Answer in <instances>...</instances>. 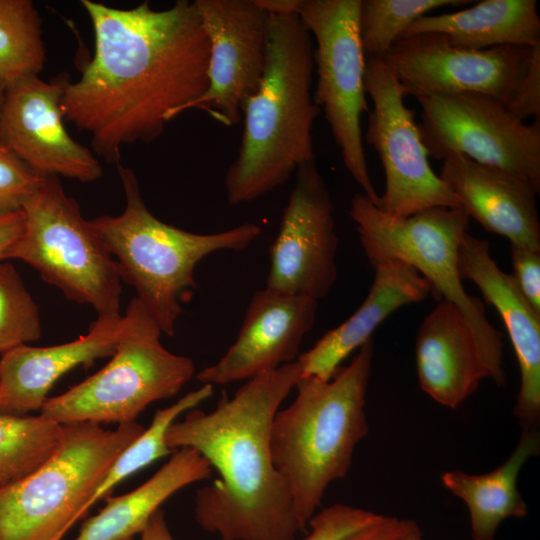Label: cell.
I'll list each match as a JSON object with an SVG mask.
<instances>
[{
  "mask_svg": "<svg viewBox=\"0 0 540 540\" xmlns=\"http://www.w3.org/2000/svg\"><path fill=\"white\" fill-rule=\"evenodd\" d=\"M63 424L43 414H0V489L41 466L56 450Z\"/></svg>",
  "mask_w": 540,
  "mask_h": 540,
  "instance_id": "cell-27",
  "label": "cell"
},
{
  "mask_svg": "<svg viewBox=\"0 0 540 540\" xmlns=\"http://www.w3.org/2000/svg\"><path fill=\"white\" fill-rule=\"evenodd\" d=\"M302 378L297 361L262 373L214 410L194 408L174 421L166 444L192 448L219 475L199 488L195 519L221 540H296L301 532L288 485L271 453L272 421Z\"/></svg>",
  "mask_w": 540,
  "mask_h": 540,
  "instance_id": "cell-2",
  "label": "cell"
},
{
  "mask_svg": "<svg viewBox=\"0 0 540 540\" xmlns=\"http://www.w3.org/2000/svg\"><path fill=\"white\" fill-rule=\"evenodd\" d=\"M318 301L268 287L253 293L237 338L214 364L196 374L202 384L249 380L297 360L316 321Z\"/></svg>",
  "mask_w": 540,
  "mask_h": 540,
  "instance_id": "cell-17",
  "label": "cell"
},
{
  "mask_svg": "<svg viewBox=\"0 0 540 540\" xmlns=\"http://www.w3.org/2000/svg\"><path fill=\"white\" fill-rule=\"evenodd\" d=\"M125 318L97 317L85 335L45 347L19 345L1 354L0 414L41 411L57 380L70 370L111 357L125 331Z\"/></svg>",
  "mask_w": 540,
  "mask_h": 540,
  "instance_id": "cell-19",
  "label": "cell"
},
{
  "mask_svg": "<svg viewBox=\"0 0 540 540\" xmlns=\"http://www.w3.org/2000/svg\"><path fill=\"white\" fill-rule=\"evenodd\" d=\"M270 15L298 14L301 0H256Z\"/></svg>",
  "mask_w": 540,
  "mask_h": 540,
  "instance_id": "cell-38",
  "label": "cell"
},
{
  "mask_svg": "<svg viewBox=\"0 0 540 540\" xmlns=\"http://www.w3.org/2000/svg\"><path fill=\"white\" fill-rule=\"evenodd\" d=\"M372 358L371 338L330 380L301 378L294 401L274 416L272 458L288 485L301 532L330 484L347 475L356 445L369 431L365 397Z\"/></svg>",
  "mask_w": 540,
  "mask_h": 540,
  "instance_id": "cell-4",
  "label": "cell"
},
{
  "mask_svg": "<svg viewBox=\"0 0 540 540\" xmlns=\"http://www.w3.org/2000/svg\"><path fill=\"white\" fill-rule=\"evenodd\" d=\"M213 386L202 384L170 406L156 411L147 429L127 446L116 458L107 474L86 504V511L102 498H106L113 488L135 472L173 451L166 444V433L171 424L187 411L196 408L211 397Z\"/></svg>",
  "mask_w": 540,
  "mask_h": 540,
  "instance_id": "cell-28",
  "label": "cell"
},
{
  "mask_svg": "<svg viewBox=\"0 0 540 540\" xmlns=\"http://www.w3.org/2000/svg\"><path fill=\"white\" fill-rule=\"evenodd\" d=\"M64 534L65 533H59V534L55 535L54 537H52L50 540H60L63 537Z\"/></svg>",
  "mask_w": 540,
  "mask_h": 540,
  "instance_id": "cell-41",
  "label": "cell"
},
{
  "mask_svg": "<svg viewBox=\"0 0 540 540\" xmlns=\"http://www.w3.org/2000/svg\"><path fill=\"white\" fill-rule=\"evenodd\" d=\"M213 470L192 448L173 451L147 481L129 493L106 497V505L86 520L75 540H134L161 505L179 490L209 479Z\"/></svg>",
  "mask_w": 540,
  "mask_h": 540,
  "instance_id": "cell-23",
  "label": "cell"
},
{
  "mask_svg": "<svg viewBox=\"0 0 540 540\" xmlns=\"http://www.w3.org/2000/svg\"><path fill=\"white\" fill-rule=\"evenodd\" d=\"M24 228L23 211L0 216V261L7 260V254L20 237Z\"/></svg>",
  "mask_w": 540,
  "mask_h": 540,
  "instance_id": "cell-36",
  "label": "cell"
},
{
  "mask_svg": "<svg viewBox=\"0 0 540 540\" xmlns=\"http://www.w3.org/2000/svg\"><path fill=\"white\" fill-rule=\"evenodd\" d=\"M42 178L0 142V216L21 211Z\"/></svg>",
  "mask_w": 540,
  "mask_h": 540,
  "instance_id": "cell-31",
  "label": "cell"
},
{
  "mask_svg": "<svg viewBox=\"0 0 540 540\" xmlns=\"http://www.w3.org/2000/svg\"><path fill=\"white\" fill-rule=\"evenodd\" d=\"M4 93H5V88L0 83V112H1V107H2V103L4 99Z\"/></svg>",
  "mask_w": 540,
  "mask_h": 540,
  "instance_id": "cell-40",
  "label": "cell"
},
{
  "mask_svg": "<svg viewBox=\"0 0 540 540\" xmlns=\"http://www.w3.org/2000/svg\"><path fill=\"white\" fill-rule=\"evenodd\" d=\"M530 50L520 45L460 49L441 34L429 32L400 37L383 60L406 95L417 98L474 92L505 103Z\"/></svg>",
  "mask_w": 540,
  "mask_h": 540,
  "instance_id": "cell-15",
  "label": "cell"
},
{
  "mask_svg": "<svg viewBox=\"0 0 540 540\" xmlns=\"http://www.w3.org/2000/svg\"><path fill=\"white\" fill-rule=\"evenodd\" d=\"M404 520L381 515L370 525L352 532L339 540H395L401 533Z\"/></svg>",
  "mask_w": 540,
  "mask_h": 540,
  "instance_id": "cell-35",
  "label": "cell"
},
{
  "mask_svg": "<svg viewBox=\"0 0 540 540\" xmlns=\"http://www.w3.org/2000/svg\"><path fill=\"white\" fill-rule=\"evenodd\" d=\"M539 452V433L535 429H522L514 451L495 470L480 475L451 470L441 475L443 486L468 508L473 540H495L504 520L528 514L517 479L525 462Z\"/></svg>",
  "mask_w": 540,
  "mask_h": 540,
  "instance_id": "cell-25",
  "label": "cell"
},
{
  "mask_svg": "<svg viewBox=\"0 0 540 540\" xmlns=\"http://www.w3.org/2000/svg\"><path fill=\"white\" fill-rule=\"evenodd\" d=\"M22 211L24 228L7 260L32 266L67 299L92 307L97 317H120L122 279L116 261L58 177L43 176Z\"/></svg>",
  "mask_w": 540,
  "mask_h": 540,
  "instance_id": "cell-8",
  "label": "cell"
},
{
  "mask_svg": "<svg viewBox=\"0 0 540 540\" xmlns=\"http://www.w3.org/2000/svg\"><path fill=\"white\" fill-rule=\"evenodd\" d=\"M94 55L75 82L62 83L64 118L119 164L123 146L157 139L208 86L210 43L193 2L118 9L82 0Z\"/></svg>",
  "mask_w": 540,
  "mask_h": 540,
  "instance_id": "cell-1",
  "label": "cell"
},
{
  "mask_svg": "<svg viewBox=\"0 0 540 540\" xmlns=\"http://www.w3.org/2000/svg\"><path fill=\"white\" fill-rule=\"evenodd\" d=\"M39 309L9 260L0 261V354L41 337Z\"/></svg>",
  "mask_w": 540,
  "mask_h": 540,
  "instance_id": "cell-30",
  "label": "cell"
},
{
  "mask_svg": "<svg viewBox=\"0 0 540 540\" xmlns=\"http://www.w3.org/2000/svg\"><path fill=\"white\" fill-rule=\"evenodd\" d=\"M458 268L462 280L476 284L506 326L520 370L513 413L522 429H535L540 419V313L524 298L512 275L499 268L486 240L467 232L459 245Z\"/></svg>",
  "mask_w": 540,
  "mask_h": 540,
  "instance_id": "cell-18",
  "label": "cell"
},
{
  "mask_svg": "<svg viewBox=\"0 0 540 540\" xmlns=\"http://www.w3.org/2000/svg\"><path fill=\"white\" fill-rule=\"evenodd\" d=\"M415 355L421 389L451 409L489 378L468 323L459 309L444 299L422 321Z\"/></svg>",
  "mask_w": 540,
  "mask_h": 540,
  "instance_id": "cell-22",
  "label": "cell"
},
{
  "mask_svg": "<svg viewBox=\"0 0 540 540\" xmlns=\"http://www.w3.org/2000/svg\"><path fill=\"white\" fill-rule=\"evenodd\" d=\"M313 39L298 14L271 15L267 63L243 106L241 145L225 175L230 205L256 200L315 159Z\"/></svg>",
  "mask_w": 540,
  "mask_h": 540,
  "instance_id": "cell-3",
  "label": "cell"
},
{
  "mask_svg": "<svg viewBox=\"0 0 540 540\" xmlns=\"http://www.w3.org/2000/svg\"><path fill=\"white\" fill-rule=\"evenodd\" d=\"M117 168L125 208L117 216H99L90 223L116 261L122 281L135 289L162 333L173 336L182 303L196 287L197 264L217 251L247 248L262 229L246 222L200 234L167 224L147 208L134 171L120 164Z\"/></svg>",
  "mask_w": 540,
  "mask_h": 540,
  "instance_id": "cell-5",
  "label": "cell"
},
{
  "mask_svg": "<svg viewBox=\"0 0 540 540\" xmlns=\"http://www.w3.org/2000/svg\"><path fill=\"white\" fill-rule=\"evenodd\" d=\"M210 43L208 86L186 106L225 126L242 118L258 89L266 63L271 15L256 0H195Z\"/></svg>",
  "mask_w": 540,
  "mask_h": 540,
  "instance_id": "cell-13",
  "label": "cell"
},
{
  "mask_svg": "<svg viewBox=\"0 0 540 540\" xmlns=\"http://www.w3.org/2000/svg\"><path fill=\"white\" fill-rule=\"evenodd\" d=\"M361 0H301L298 16L316 48L317 83L313 100L329 125L345 168L375 205L377 194L368 170L361 118L368 112L366 57L359 34Z\"/></svg>",
  "mask_w": 540,
  "mask_h": 540,
  "instance_id": "cell-10",
  "label": "cell"
},
{
  "mask_svg": "<svg viewBox=\"0 0 540 540\" xmlns=\"http://www.w3.org/2000/svg\"><path fill=\"white\" fill-rule=\"evenodd\" d=\"M439 33L452 46L484 50L504 45L532 47L540 42L536 0H484L469 8L415 20L401 35Z\"/></svg>",
  "mask_w": 540,
  "mask_h": 540,
  "instance_id": "cell-24",
  "label": "cell"
},
{
  "mask_svg": "<svg viewBox=\"0 0 540 540\" xmlns=\"http://www.w3.org/2000/svg\"><path fill=\"white\" fill-rule=\"evenodd\" d=\"M61 81L38 76L7 87L0 112V142L41 176H63L93 182L102 167L85 146L64 126Z\"/></svg>",
  "mask_w": 540,
  "mask_h": 540,
  "instance_id": "cell-16",
  "label": "cell"
},
{
  "mask_svg": "<svg viewBox=\"0 0 540 540\" xmlns=\"http://www.w3.org/2000/svg\"><path fill=\"white\" fill-rule=\"evenodd\" d=\"M140 540H174L168 528L164 512L159 509L140 534Z\"/></svg>",
  "mask_w": 540,
  "mask_h": 540,
  "instance_id": "cell-37",
  "label": "cell"
},
{
  "mask_svg": "<svg viewBox=\"0 0 540 540\" xmlns=\"http://www.w3.org/2000/svg\"><path fill=\"white\" fill-rule=\"evenodd\" d=\"M466 0H361L359 34L366 59H384L392 45L418 18Z\"/></svg>",
  "mask_w": 540,
  "mask_h": 540,
  "instance_id": "cell-29",
  "label": "cell"
},
{
  "mask_svg": "<svg viewBox=\"0 0 540 540\" xmlns=\"http://www.w3.org/2000/svg\"><path fill=\"white\" fill-rule=\"evenodd\" d=\"M395 540H424L420 527L413 520H404L401 533Z\"/></svg>",
  "mask_w": 540,
  "mask_h": 540,
  "instance_id": "cell-39",
  "label": "cell"
},
{
  "mask_svg": "<svg viewBox=\"0 0 540 540\" xmlns=\"http://www.w3.org/2000/svg\"><path fill=\"white\" fill-rule=\"evenodd\" d=\"M517 119H540V42L531 47L526 65L504 103Z\"/></svg>",
  "mask_w": 540,
  "mask_h": 540,
  "instance_id": "cell-33",
  "label": "cell"
},
{
  "mask_svg": "<svg viewBox=\"0 0 540 540\" xmlns=\"http://www.w3.org/2000/svg\"><path fill=\"white\" fill-rule=\"evenodd\" d=\"M349 215L372 267L390 259L401 260L428 281L439 300H447L459 309L489 378L503 385L501 333L488 321L483 303L466 292L459 273L458 249L470 219L463 208L434 207L406 218H394L358 193L351 199Z\"/></svg>",
  "mask_w": 540,
  "mask_h": 540,
  "instance_id": "cell-6",
  "label": "cell"
},
{
  "mask_svg": "<svg viewBox=\"0 0 540 540\" xmlns=\"http://www.w3.org/2000/svg\"><path fill=\"white\" fill-rule=\"evenodd\" d=\"M337 249L333 202L314 159L296 171L270 249L266 287L319 301L337 280Z\"/></svg>",
  "mask_w": 540,
  "mask_h": 540,
  "instance_id": "cell-14",
  "label": "cell"
},
{
  "mask_svg": "<svg viewBox=\"0 0 540 540\" xmlns=\"http://www.w3.org/2000/svg\"><path fill=\"white\" fill-rule=\"evenodd\" d=\"M439 176L485 230L540 251L539 191L525 177L461 155L444 159Z\"/></svg>",
  "mask_w": 540,
  "mask_h": 540,
  "instance_id": "cell-20",
  "label": "cell"
},
{
  "mask_svg": "<svg viewBox=\"0 0 540 540\" xmlns=\"http://www.w3.org/2000/svg\"><path fill=\"white\" fill-rule=\"evenodd\" d=\"M373 268L372 286L358 309L297 357L302 378L330 380L341 363L371 339L375 329L390 314L407 304L424 300L431 293L428 281L401 260H386Z\"/></svg>",
  "mask_w": 540,
  "mask_h": 540,
  "instance_id": "cell-21",
  "label": "cell"
},
{
  "mask_svg": "<svg viewBox=\"0 0 540 540\" xmlns=\"http://www.w3.org/2000/svg\"><path fill=\"white\" fill-rule=\"evenodd\" d=\"M46 59L41 18L30 0H0V83L38 76Z\"/></svg>",
  "mask_w": 540,
  "mask_h": 540,
  "instance_id": "cell-26",
  "label": "cell"
},
{
  "mask_svg": "<svg viewBox=\"0 0 540 540\" xmlns=\"http://www.w3.org/2000/svg\"><path fill=\"white\" fill-rule=\"evenodd\" d=\"M419 129L429 156L461 155L517 173L540 191V119L527 124L504 103L474 92L417 97Z\"/></svg>",
  "mask_w": 540,
  "mask_h": 540,
  "instance_id": "cell-11",
  "label": "cell"
},
{
  "mask_svg": "<svg viewBox=\"0 0 540 540\" xmlns=\"http://www.w3.org/2000/svg\"><path fill=\"white\" fill-rule=\"evenodd\" d=\"M125 331L109 362L99 371L50 397L40 413L59 424L130 423L151 403L171 398L196 374L191 358L167 350L156 322L134 297Z\"/></svg>",
  "mask_w": 540,
  "mask_h": 540,
  "instance_id": "cell-9",
  "label": "cell"
},
{
  "mask_svg": "<svg viewBox=\"0 0 540 540\" xmlns=\"http://www.w3.org/2000/svg\"><path fill=\"white\" fill-rule=\"evenodd\" d=\"M512 277L520 292L540 313V251L511 245Z\"/></svg>",
  "mask_w": 540,
  "mask_h": 540,
  "instance_id": "cell-34",
  "label": "cell"
},
{
  "mask_svg": "<svg viewBox=\"0 0 540 540\" xmlns=\"http://www.w3.org/2000/svg\"><path fill=\"white\" fill-rule=\"evenodd\" d=\"M380 516L369 510L337 503L316 512L308 523L310 530L302 540H339L370 525Z\"/></svg>",
  "mask_w": 540,
  "mask_h": 540,
  "instance_id": "cell-32",
  "label": "cell"
},
{
  "mask_svg": "<svg viewBox=\"0 0 540 540\" xmlns=\"http://www.w3.org/2000/svg\"><path fill=\"white\" fill-rule=\"evenodd\" d=\"M144 430L136 421L106 429L63 424L54 453L36 470L0 489V540H50L85 515L109 468Z\"/></svg>",
  "mask_w": 540,
  "mask_h": 540,
  "instance_id": "cell-7",
  "label": "cell"
},
{
  "mask_svg": "<svg viewBox=\"0 0 540 540\" xmlns=\"http://www.w3.org/2000/svg\"><path fill=\"white\" fill-rule=\"evenodd\" d=\"M364 86L372 102L365 133L385 174L376 206L394 218L434 207H461L456 195L431 168L415 112L406 91L383 59H366Z\"/></svg>",
  "mask_w": 540,
  "mask_h": 540,
  "instance_id": "cell-12",
  "label": "cell"
}]
</instances>
